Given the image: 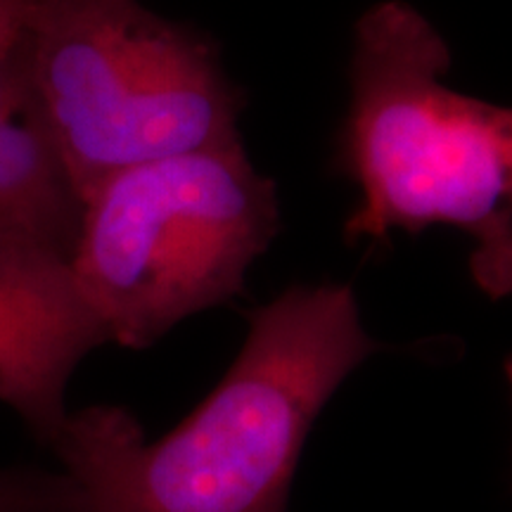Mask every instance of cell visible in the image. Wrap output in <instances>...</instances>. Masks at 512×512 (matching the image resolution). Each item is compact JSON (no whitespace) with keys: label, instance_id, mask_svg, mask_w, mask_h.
Wrapping results in <instances>:
<instances>
[{"label":"cell","instance_id":"obj_2","mask_svg":"<svg viewBox=\"0 0 512 512\" xmlns=\"http://www.w3.org/2000/svg\"><path fill=\"white\" fill-rule=\"evenodd\" d=\"M448 67L444 38L403 0L358 19L332 155L358 190L344 238L458 228L477 287L501 299L512 294V107L451 88Z\"/></svg>","mask_w":512,"mask_h":512},{"label":"cell","instance_id":"obj_4","mask_svg":"<svg viewBox=\"0 0 512 512\" xmlns=\"http://www.w3.org/2000/svg\"><path fill=\"white\" fill-rule=\"evenodd\" d=\"M278 230V190L240 140L105 178L83 200L69 266L107 339L147 349L238 299Z\"/></svg>","mask_w":512,"mask_h":512},{"label":"cell","instance_id":"obj_1","mask_svg":"<svg viewBox=\"0 0 512 512\" xmlns=\"http://www.w3.org/2000/svg\"><path fill=\"white\" fill-rule=\"evenodd\" d=\"M377 351L349 285H292L249 316L226 375L162 439L93 406L53 453L91 512H287L313 422Z\"/></svg>","mask_w":512,"mask_h":512},{"label":"cell","instance_id":"obj_6","mask_svg":"<svg viewBox=\"0 0 512 512\" xmlns=\"http://www.w3.org/2000/svg\"><path fill=\"white\" fill-rule=\"evenodd\" d=\"M83 202L31 98L17 48L0 57V230L72 259Z\"/></svg>","mask_w":512,"mask_h":512},{"label":"cell","instance_id":"obj_7","mask_svg":"<svg viewBox=\"0 0 512 512\" xmlns=\"http://www.w3.org/2000/svg\"><path fill=\"white\" fill-rule=\"evenodd\" d=\"M0 512H91V503L62 467H0Z\"/></svg>","mask_w":512,"mask_h":512},{"label":"cell","instance_id":"obj_5","mask_svg":"<svg viewBox=\"0 0 512 512\" xmlns=\"http://www.w3.org/2000/svg\"><path fill=\"white\" fill-rule=\"evenodd\" d=\"M107 332L76 285L69 259L0 230V403L53 451L72 418L67 387Z\"/></svg>","mask_w":512,"mask_h":512},{"label":"cell","instance_id":"obj_9","mask_svg":"<svg viewBox=\"0 0 512 512\" xmlns=\"http://www.w3.org/2000/svg\"><path fill=\"white\" fill-rule=\"evenodd\" d=\"M503 375H505V387H508V399H510V411H512V354L505 358Z\"/></svg>","mask_w":512,"mask_h":512},{"label":"cell","instance_id":"obj_8","mask_svg":"<svg viewBox=\"0 0 512 512\" xmlns=\"http://www.w3.org/2000/svg\"><path fill=\"white\" fill-rule=\"evenodd\" d=\"M22 17L24 0H0V57H8L17 48Z\"/></svg>","mask_w":512,"mask_h":512},{"label":"cell","instance_id":"obj_3","mask_svg":"<svg viewBox=\"0 0 512 512\" xmlns=\"http://www.w3.org/2000/svg\"><path fill=\"white\" fill-rule=\"evenodd\" d=\"M17 57L81 202L131 166L242 140L219 46L143 0H24Z\"/></svg>","mask_w":512,"mask_h":512}]
</instances>
